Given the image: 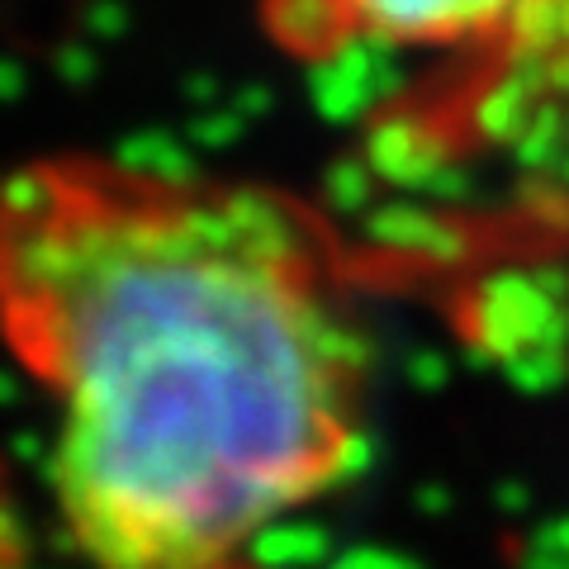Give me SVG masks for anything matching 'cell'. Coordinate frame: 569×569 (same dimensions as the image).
Masks as SVG:
<instances>
[{
  "mask_svg": "<svg viewBox=\"0 0 569 569\" xmlns=\"http://www.w3.org/2000/svg\"><path fill=\"white\" fill-rule=\"evenodd\" d=\"M280 33L418 58H512L569 33V0H271Z\"/></svg>",
  "mask_w": 569,
  "mask_h": 569,
  "instance_id": "2",
  "label": "cell"
},
{
  "mask_svg": "<svg viewBox=\"0 0 569 569\" xmlns=\"http://www.w3.org/2000/svg\"><path fill=\"white\" fill-rule=\"evenodd\" d=\"M0 347L86 569H242L366 456L370 342L290 190L114 152L0 171Z\"/></svg>",
  "mask_w": 569,
  "mask_h": 569,
  "instance_id": "1",
  "label": "cell"
}]
</instances>
